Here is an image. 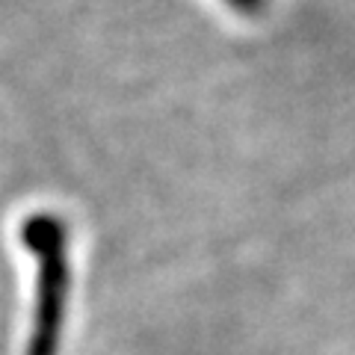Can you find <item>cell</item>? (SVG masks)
I'll return each mask as SVG.
<instances>
[{"mask_svg": "<svg viewBox=\"0 0 355 355\" xmlns=\"http://www.w3.org/2000/svg\"><path fill=\"white\" fill-rule=\"evenodd\" d=\"M21 243L36 254V311L27 355H57L69 299V231L53 214H33L21 225Z\"/></svg>", "mask_w": 355, "mask_h": 355, "instance_id": "cell-1", "label": "cell"}, {"mask_svg": "<svg viewBox=\"0 0 355 355\" xmlns=\"http://www.w3.org/2000/svg\"><path fill=\"white\" fill-rule=\"evenodd\" d=\"M225 3L240 15H261L266 9V0H225Z\"/></svg>", "mask_w": 355, "mask_h": 355, "instance_id": "cell-2", "label": "cell"}]
</instances>
